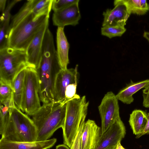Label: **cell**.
<instances>
[{"label": "cell", "instance_id": "6da1fadb", "mask_svg": "<svg viewBox=\"0 0 149 149\" xmlns=\"http://www.w3.org/2000/svg\"><path fill=\"white\" fill-rule=\"evenodd\" d=\"M61 69L53 35L47 29L43 40L40 63L36 70L39 84V95L43 104L53 102L55 79Z\"/></svg>", "mask_w": 149, "mask_h": 149}, {"label": "cell", "instance_id": "7a4b0ae2", "mask_svg": "<svg viewBox=\"0 0 149 149\" xmlns=\"http://www.w3.org/2000/svg\"><path fill=\"white\" fill-rule=\"evenodd\" d=\"M66 103L52 102L43 104L32 116L36 127V141L47 140L59 128L63 127L65 121Z\"/></svg>", "mask_w": 149, "mask_h": 149}, {"label": "cell", "instance_id": "3957f363", "mask_svg": "<svg viewBox=\"0 0 149 149\" xmlns=\"http://www.w3.org/2000/svg\"><path fill=\"white\" fill-rule=\"evenodd\" d=\"M1 136L12 141L33 142L36 140L37 129L32 119L15 107Z\"/></svg>", "mask_w": 149, "mask_h": 149}, {"label": "cell", "instance_id": "277c9868", "mask_svg": "<svg viewBox=\"0 0 149 149\" xmlns=\"http://www.w3.org/2000/svg\"><path fill=\"white\" fill-rule=\"evenodd\" d=\"M49 17L41 16L34 19L32 13L9 33L8 47L26 52L29 44L43 25L49 21Z\"/></svg>", "mask_w": 149, "mask_h": 149}, {"label": "cell", "instance_id": "5b68a950", "mask_svg": "<svg viewBox=\"0 0 149 149\" xmlns=\"http://www.w3.org/2000/svg\"><path fill=\"white\" fill-rule=\"evenodd\" d=\"M88 105L85 96L80 97L77 94L67 102L65 117L62 128L63 143L70 148L80 123L85 120Z\"/></svg>", "mask_w": 149, "mask_h": 149}, {"label": "cell", "instance_id": "8992f818", "mask_svg": "<svg viewBox=\"0 0 149 149\" xmlns=\"http://www.w3.org/2000/svg\"><path fill=\"white\" fill-rule=\"evenodd\" d=\"M28 66L26 51L10 47L0 49V80L13 87L15 77Z\"/></svg>", "mask_w": 149, "mask_h": 149}, {"label": "cell", "instance_id": "52a82bcc", "mask_svg": "<svg viewBox=\"0 0 149 149\" xmlns=\"http://www.w3.org/2000/svg\"><path fill=\"white\" fill-rule=\"evenodd\" d=\"M39 84L36 69L26 68L20 110L32 116L41 107L39 95Z\"/></svg>", "mask_w": 149, "mask_h": 149}, {"label": "cell", "instance_id": "ba28073f", "mask_svg": "<svg viewBox=\"0 0 149 149\" xmlns=\"http://www.w3.org/2000/svg\"><path fill=\"white\" fill-rule=\"evenodd\" d=\"M118 100L112 91L107 92L98 107L101 121V134L119 117Z\"/></svg>", "mask_w": 149, "mask_h": 149}, {"label": "cell", "instance_id": "9c48e42d", "mask_svg": "<svg viewBox=\"0 0 149 149\" xmlns=\"http://www.w3.org/2000/svg\"><path fill=\"white\" fill-rule=\"evenodd\" d=\"M77 65L75 68L61 69L57 73L55 79L53 90V102L64 103L65 91L70 84L77 81Z\"/></svg>", "mask_w": 149, "mask_h": 149}, {"label": "cell", "instance_id": "30bf717a", "mask_svg": "<svg viewBox=\"0 0 149 149\" xmlns=\"http://www.w3.org/2000/svg\"><path fill=\"white\" fill-rule=\"evenodd\" d=\"M125 134V126L119 117L104 133L101 134L97 149H106L116 146L121 142Z\"/></svg>", "mask_w": 149, "mask_h": 149}, {"label": "cell", "instance_id": "8fae6325", "mask_svg": "<svg viewBox=\"0 0 149 149\" xmlns=\"http://www.w3.org/2000/svg\"><path fill=\"white\" fill-rule=\"evenodd\" d=\"M47 22L36 34L26 51L28 66L37 69L40 65L42 57V46L45 33L49 26Z\"/></svg>", "mask_w": 149, "mask_h": 149}, {"label": "cell", "instance_id": "7c38bea8", "mask_svg": "<svg viewBox=\"0 0 149 149\" xmlns=\"http://www.w3.org/2000/svg\"><path fill=\"white\" fill-rule=\"evenodd\" d=\"M81 18L79 2L54 12L52 21L54 25L64 28L65 26L78 24Z\"/></svg>", "mask_w": 149, "mask_h": 149}, {"label": "cell", "instance_id": "4fadbf2b", "mask_svg": "<svg viewBox=\"0 0 149 149\" xmlns=\"http://www.w3.org/2000/svg\"><path fill=\"white\" fill-rule=\"evenodd\" d=\"M114 8L107 9L104 12V20L102 27L110 26H125L126 22L130 17L125 6L123 4L114 1Z\"/></svg>", "mask_w": 149, "mask_h": 149}, {"label": "cell", "instance_id": "5bb4252c", "mask_svg": "<svg viewBox=\"0 0 149 149\" xmlns=\"http://www.w3.org/2000/svg\"><path fill=\"white\" fill-rule=\"evenodd\" d=\"M101 135V127L95 121L88 119L84 125L81 137V149H97Z\"/></svg>", "mask_w": 149, "mask_h": 149}, {"label": "cell", "instance_id": "9a60e30c", "mask_svg": "<svg viewBox=\"0 0 149 149\" xmlns=\"http://www.w3.org/2000/svg\"><path fill=\"white\" fill-rule=\"evenodd\" d=\"M56 141V139L53 138L42 141L19 142L1 138L0 140V149H48L54 146Z\"/></svg>", "mask_w": 149, "mask_h": 149}, {"label": "cell", "instance_id": "2e32d148", "mask_svg": "<svg viewBox=\"0 0 149 149\" xmlns=\"http://www.w3.org/2000/svg\"><path fill=\"white\" fill-rule=\"evenodd\" d=\"M56 44V52L60 67L61 69L66 70L69 63L68 55L69 44L65 34L63 28L58 27Z\"/></svg>", "mask_w": 149, "mask_h": 149}, {"label": "cell", "instance_id": "e0dca14e", "mask_svg": "<svg viewBox=\"0 0 149 149\" xmlns=\"http://www.w3.org/2000/svg\"><path fill=\"white\" fill-rule=\"evenodd\" d=\"M149 83V79L136 82L131 80L116 95V97L123 103L130 104L134 101L133 95L141 89L144 88Z\"/></svg>", "mask_w": 149, "mask_h": 149}, {"label": "cell", "instance_id": "ac0fdd59", "mask_svg": "<svg viewBox=\"0 0 149 149\" xmlns=\"http://www.w3.org/2000/svg\"><path fill=\"white\" fill-rule=\"evenodd\" d=\"M147 114L140 109H135L130 114L129 122L134 134L137 136L144 130L148 121Z\"/></svg>", "mask_w": 149, "mask_h": 149}, {"label": "cell", "instance_id": "d6986e66", "mask_svg": "<svg viewBox=\"0 0 149 149\" xmlns=\"http://www.w3.org/2000/svg\"><path fill=\"white\" fill-rule=\"evenodd\" d=\"M116 0L125 6L127 12L130 15L131 14L143 15L149 10V5L146 0Z\"/></svg>", "mask_w": 149, "mask_h": 149}, {"label": "cell", "instance_id": "ffe728a7", "mask_svg": "<svg viewBox=\"0 0 149 149\" xmlns=\"http://www.w3.org/2000/svg\"><path fill=\"white\" fill-rule=\"evenodd\" d=\"M15 107L13 96L0 101V134L1 135L10 119L12 110Z\"/></svg>", "mask_w": 149, "mask_h": 149}, {"label": "cell", "instance_id": "44dd1931", "mask_svg": "<svg viewBox=\"0 0 149 149\" xmlns=\"http://www.w3.org/2000/svg\"><path fill=\"white\" fill-rule=\"evenodd\" d=\"M26 68L21 71L17 75L13 82V97L14 103L16 107L20 110Z\"/></svg>", "mask_w": 149, "mask_h": 149}, {"label": "cell", "instance_id": "7402d4cb", "mask_svg": "<svg viewBox=\"0 0 149 149\" xmlns=\"http://www.w3.org/2000/svg\"><path fill=\"white\" fill-rule=\"evenodd\" d=\"M35 1V0H27L18 12L13 17L10 24V31L32 13Z\"/></svg>", "mask_w": 149, "mask_h": 149}, {"label": "cell", "instance_id": "603a6c76", "mask_svg": "<svg viewBox=\"0 0 149 149\" xmlns=\"http://www.w3.org/2000/svg\"><path fill=\"white\" fill-rule=\"evenodd\" d=\"M53 0H35L32 13L34 19L43 15L49 17Z\"/></svg>", "mask_w": 149, "mask_h": 149}, {"label": "cell", "instance_id": "cb8c5ba5", "mask_svg": "<svg viewBox=\"0 0 149 149\" xmlns=\"http://www.w3.org/2000/svg\"><path fill=\"white\" fill-rule=\"evenodd\" d=\"M126 31L125 26H107L102 27L101 29L102 35L110 38L121 36Z\"/></svg>", "mask_w": 149, "mask_h": 149}, {"label": "cell", "instance_id": "d4e9b609", "mask_svg": "<svg viewBox=\"0 0 149 149\" xmlns=\"http://www.w3.org/2000/svg\"><path fill=\"white\" fill-rule=\"evenodd\" d=\"M9 22L0 23V49L8 47Z\"/></svg>", "mask_w": 149, "mask_h": 149}, {"label": "cell", "instance_id": "484cf974", "mask_svg": "<svg viewBox=\"0 0 149 149\" xmlns=\"http://www.w3.org/2000/svg\"><path fill=\"white\" fill-rule=\"evenodd\" d=\"M13 89L11 85L2 81H0V101H3L13 96Z\"/></svg>", "mask_w": 149, "mask_h": 149}, {"label": "cell", "instance_id": "4316f807", "mask_svg": "<svg viewBox=\"0 0 149 149\" xmlns=\"http://www.w3.org/2000/svg\"><path fill=\"white\" fill-rule=\"evenodd\" d=\"M85 120L80 123L70 149H81V137Z\"/></svg>", "mask_w": 149, "mask_h": 149}, {"label": "cell", "instance_id": "83f0119b", "mask_svg": "<svg viewBox=\"0 0 149 149\" xmlns=\"http://www.w3.org/2000/svg\"><path fill=\"white\" fill-rule=\"evenodd\" d=\"M79 1V0H54L52 9L54 12L56 11Z\"/></svg>", "mask_w": 149, "mask_h": 149}, {"label": "cell", "instance_id": "f1b7e54d", "mask_svg": "<svg viewBox=\"0 0 149 149\" xmlns=\"http://www.w3.org/2000/svg\"><path fill=\"white\" fill-rule=\"evenodd\" d=\"M21 1V0H13L8 2L7 6L5 8L4 12L1 15L0 23L9 22L11 10L17 3Z\"/></svg>", "mask_w": 149, "mask_h": 149}, {"label": "cell", "instance_id": "f546056e", "mask_svg": "<svg viewBox=\"0 0 149 149\" xmlns=\"http://www.w3.org/2000/svg\"><path fill=\"white\" fill-rule=\"evenodd\" d=\"M77 86V82H76L70 84L67 87L65 91V102L67 103L76 96Z\"/></svg>", "mask_w": 149, "mask_h": 149}, {"label": "cell", "instance_id": "4dcf8cb0", "mask_svg": "<svg viewBox=\"0 0 149 149\" xmlns=\"http://www.w3.org/2000/svg\"><path fill=\"white\" fill-rule=\"evenodd\" d=\"M143 107L149 108V83L145 86L143 90Z\"/></svg>", "mask_w": 149, "mask_h": 149}, {"label": "cell", "instance_id": "1f68e13d", "mask_svg": "<svg viewBox=\"0 0 149 149\" xmlns=\"http://www.w3.org/2000/svg\"><path fill=\"white\" fill-rule=\"evenodd\" d=\"M147 117L148 121L146 126L143 131L140 134L136 136V138L137 139L140 138L143 135L149 134V113H147Z\"/></svg>", "mask_w": 149, "mask_h": 149}, {"label": "cell", "instance_id": "d6a6232c", "mask_svg": "<svg viewBox=\"0 0 149 149\" xmlns=\"http://www.w3.org/2000/svg\"><path fill=\"white\" fill-rule=\"evenodd\" d=\"M6 0H0V12L1 14L3 13L5 9V6L6 1Z\"/></svg>", "mask_w": 149, "mask_h": 149}, {"label": "cell", "instance_id": "836d02e7", "mask_svg": "<svg viewBox=\"0 0 149 149\" xmlns=\"http://www.w3.org/2000/svg\"><path fill=\"white\" fill-rule=\"evenodd\" d=\"M56 149H70V148L67 145L63 143L57 146Z\"/></svg>", "mask_w": 149, "mask_h": 149}, {"label": "cell", "instance_id": "e575fe53", "mask_svg": "<svg viewBox=\"0 0 149 149\" xmlns=\"http://www.w3.org/2000/svg\"><path fill=\"white\" fill-rule=\"evenodd\" d=\"M143 36L149 42V32L144 31L143 33Z\"/></svg>", "mask_w": 149, "mask_h": 149}, {"label": "cell", "instance_id": "d590c367", "mask_svg": "<svg viewBox=\"0 0 149 149\" xmlns=\"http://www.w3.org/2000/svg\"><path fill=\"white\" fill-rule=\"evenodd\" d=\"M115 149H125L121 144L119 142L116 146Z\"/></svg>", "mask_w": 149, "mask_h": 149}, {"label": "cell", "instance_id": "8d00e7d4", "mask_svg": "<svg viewBox=\"0 0 149 149\" xmlns=\"http://www.w3.org/2000/svg\"><path fill=\"white\" fill-rule=\"evenodd\" d=\"M116 146L111 147H110L109 148H107L106 149H115Z\"/></svg>", "mask_w": 149, "mask_h": 149}]
</instances>
